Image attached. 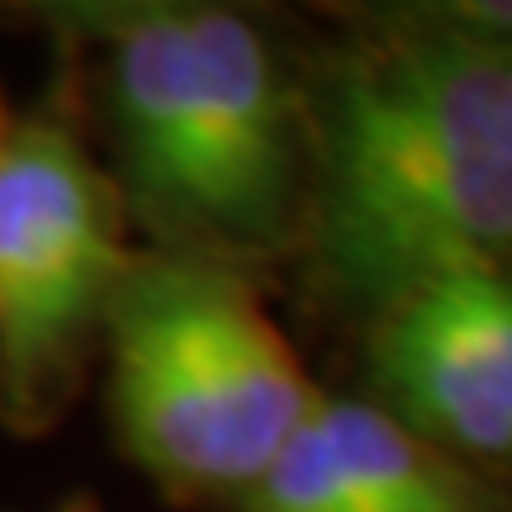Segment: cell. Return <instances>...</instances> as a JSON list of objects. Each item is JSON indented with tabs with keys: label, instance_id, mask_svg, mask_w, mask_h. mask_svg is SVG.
<instances>
[{
	"label": "cell",
	"instance_id": "obj_4",
	"mask_svg": "<svg viewBox=\"0 0 512 512\" xmlns=\"http://www.w3.org/2000/svg\"><path fill=\"white\" fill-rule=\"evenodd\" d=\"M124 195L57 114L0 143V413L43 432L72 403L133 266Z\"/></svg>",
	"mask_w": 512,
	"mask_h": 512
},
{
	"label": "cell",
	"instance_id": "obj_6",
	"mask_svg": "<svg viewBox=\"0 0 512 512\" xmlns=\"http://www.w3.org/2000/svg\"><path fill=\"white\" fill-rule=\"evenodd\" d=\"M233 512H484V494L465 460L375 399L318 389Z\"/></svg>",
	"mask_w": 512,
	"mask_h": 512
},
{
	"label": "cell",
	"instance_id": "obj_2",
	"mask_svg": "<svg viewBox=\"0 0 512 512\" xmlns=\"http://www.w3.org/2000/svg\"><path fill=\"white\" fill-rule=\"evenodd\" d=\"M100 38L119 195L166 242L247 271L294 252L309 110L261 24L223 5L86 10Z\"/></svg>",
	"mask_w": 512,
	"mask_h": 512
},
{
	"label": "cell",
	"instance_id": "obj_7",
	"mask_svg": "<svg viewBox=\"0 0 512 512\" xmlns=\"http://www.w3.org/2000/svg\"><path fill=\"white\" fill-rule=\"evenodd\" d=\"M441 10L460 19V24L479 29V34H494L512 43V5H441Z\"/></svg>",
	"mask_w": 512,
	"mask_h": 512
},
{
	"label": "cell",
	"instance_id": "obj_5",
	"mask_svg": "<svg viewBox=\"0 0 512 512\" xmlns=\"http://www.w3.org/2000/svg\"><path fill=\"white\" fill-rule=\"evenodd\" d=\"M370 384L403 427L465 460H512V266L399 294L366 323Z\"/></svg>",
	"mask_w": 512,
	"mask_h": 512
},
{
	"label": "cell",
	"instance_id": "obj_3",
	"mask_svg": "<svg viewBox=\"0 0 512 512\" xmlns=\"http://www.w3.org/2000/svg\"><path fill=\"white\" fill-rule=\"evenodd\" d=\"M100 342L119 446L181 503H233L318 394L252 275L204 256H133Z\"/></svg>",
	"mask_w": 512,
	"mask_h": 512
},
{
	"label": "cell",
	"instance_id": "obj_1",
	"mask_svg": "<svg viewBox=\"0 0 512 512\" xmlns=\"http://www.w3.org/2000/svg\"><path fill=\"white\" fill-rule=\"evenodd\" d=\"M309 110L299 252L370 323L399 294L512 266V43L432 10L361 19Z\"/></svg>",
	"mask_w": 512,
	"mask_h": 512
},
{
	"label": "cell",
	"instance_id": "obj_8",
	"mask_svg": "<svg viewBox=\"0 0 512 512\" xmlns=\"http://www.w3.org/2000/svg\"><path fill=\"white\" fill-rule=\"evenodd\" d=\"M5 133H10V119H5V105H0V143H5Z\"/></svg>",
	"mask_w": 512,
	"mask_h": 512
}]
</instances>
